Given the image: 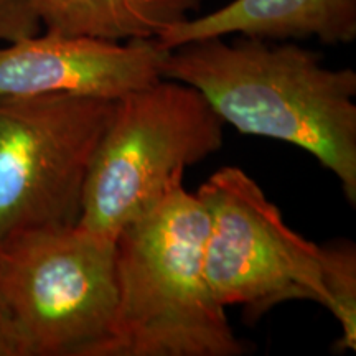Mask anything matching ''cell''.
<instances>
[{"instance_id": "cell-7", "label": "cell", "mask_w": 356, "mask_h": 356, "mask_svg": "<svg viewBox=\"0 0 356 356\" xmlns=\"http://www.w3.org/2000/svg\"><path fill=\"white\" fill-rule=\"evenodd\" d=\"M168 48L157 38L111 42L44 32L0 47V96L119 99L159 81Z\"/></svg>"}, {"instance_id": "cell-3", "label": "cell", "mask_w": 356, "mask_h": 356, "mask_svg": "<svg viewBox=\"0 0 356 356\" xmlns=\"http://www.w3.org/2000/svg\"><path fill=\"white\" fill-rule=\"evenodd\" d=\"M208 213L184 184L115 236V304L108 356L248 353L204 274Z\"/></svg>"}, {"instance_id": "cell-11", "label": "cell", "mask_w": 356, "mask_h": 356, "mask_svg": "<svg viewBox=\"0 0 356 356\" xmlns=\"http://www.w3.org/2000/svg\"><path fill=\"white\" fill-rule=\"evenodd\" d=\"M0 356H17L15 345H13L10 330H8L7 320L0 309Z\"/></svg>"}, {"instance_id": "cell-2", "label": "cell", "mask_w": 356, "mask_h": 356, "mask_svg": "<svg viewBox=\"0 0 356 356\" xmlns=\"http://www.w3.org/2000/svg\"><path fill=\"white\" fill-rule=\"evenodd\" d=\"M197 197L208 213L204 274L225 309L239 305L257 320L286 302H315L340 323L337 350H356L353 243L307 241L239 167L213 173Z\"/></svg>"}, {"instance_id": "cell-9", "label": "cell", "mask_w": 356, "mask_h": 356, "mask_svg": "<svg viewBox=\"0 0 356 356\" xmlns=\"http://www.w3.org/2000/svg\"><path fill=\"white\" fill-rule=\"evenodd\" d=\"M202 0H26L44 32L111 42L157 38Z\"/></svg>"}, {"instance_id": "cell-4", "label": "cell", "mask_w": 356, "mask_h": 356, "mask_svg": "<svg viewBox=\"0 0 356 356\" xmlns=\"http://www.w3.org/2000/svg\"><path fill=\"white\" fill-rule=\"evenodd\" d=\"M115 239L81 226L0 241V309L17 356H108Z\"/></svg>"}, {"instance_id": "cell-6", "label": "cell", "mask_w": 356, "mask_h": 356, "mask_svg": "<svg viewBox=\"0 0 356 356\" xmlns=\"http://www.w3.org/2000/svg\"><path fill=\"white\" fill-rule=\"evenodd\" d=\"M115 101L0 96V241L76 226Z\"/></svg>"}, {"instance_id": "cell-5", "label": "cell", "mask_w": 356, "mask_h": 356, "mask_svg": "<svg viewBox=\"0 0 356 356\" xmlns=\"http://www.w3.org/2000/svg\"><path fill=\"white\" fill-rule=\"evenodd\" d=\"M222 126L202 92L175 79L160 78L115 99L78 226L115 239L184 184L185 168L221 149Z\"/></svg>"}, {"instance_id": "cell-1", "label": "cell", "mask_w": 356, "mask_h": 356, "mask_svg": "<svg viewBox=\"0 0 356 356\" xmlns=\"http://www.w3.org/2000/svg\"><path fill=\"white\" fill-rule=\"evenodd\" d=\"M168 50L162 76L195 88L222 122L314 155L356 204V73L296 42L234 35Z\"/></svg>"}, {"instance_id": "cell-8", "label": "cell", "mask_w": 356, "mask_h": 356, "mask_svg": "<svg viewBox=\"0 0 356 356\" xmlns=\"http://www.w3.org/2000/svg\"><path fill=\"white\" fill-rule=\"evenodd\" d=\"M244 35L274 42H317L337 47L356 38V0H233L203 17H188L157 40L172 48L195 40Z\"/></svg>"}, {"instance_id": "cell-10", "label": "cell", "mask_w": 356, "mask_h": 356, "mask_svg": "<svg viewBox=\"0 0 356 356\" xmlns=\"http://www.w3.org/2000/svg\"><path fill=\"white\" fill-rule=\"evenodd\" d=\"M40 30L42 24L26 0H0V43L33 37Z\"/></svg>"}]
</instances>
